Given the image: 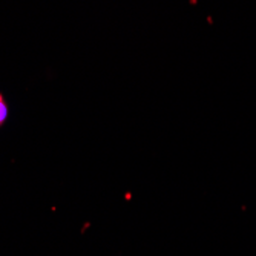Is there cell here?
I'll use <instances>...</instances> for the list:
<instances>
[{"mask_svg":"<svg viewBox=\"0 0 256 256\" xmlns=\"http://www.w3.org/2000/svg\"><path fill=\"white\" fill-rule=\"evenodd\" d=\"M8 115H10V108H8V103L4 97V94L0 92V128H2L6 120H8Z\"/></svg>","mask_w":256,"mask_h":256,"instance_id":"cell-1","label":"cell"}]
</instances>
